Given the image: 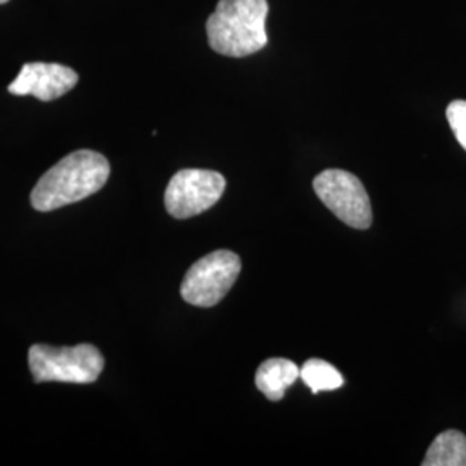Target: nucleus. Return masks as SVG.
I'll return each mask as SVG.
<instances>
[{
    "instance_id": "f03ea898",
    "label": "nucleus",
    "mask_w": 466,
    "mask_h": 466,
    "mask_svg": "<svg viewBox=\"0 0 466 466\" xmlns=\"http://www.w3.org/2000/svg\"><path fill=\"white\" fill-rule=\"evenodd\" d=\"M268 11V0H219L206 23L211 49L228 57L265 49Z\"/></svg>"
},
{
    "instance_id": "20e7f679",
    "label": "nucleus",
    "mask_w": 466,
    "mask_h": 466,
    "mask_svg": "<svg viewBox=\"0 0 466 466\" xmlns=\"http://www.w3.org/2000/svg\"><path fill=\"white\" fill-rule=\"evenodd\" d=\"M240 258L219 249L196 261L182 282V298L198 308H213L223 299L240 275Z\"/></svg>"
},
{
    "instance_id": "9d476101",
    "label": "nucleus",
    "mask_w": 466,
    "mask_h": 466,
    "mask_svg": "<svg viewBox=\"0 0 466 466\" xmlns=\"http://www.w3.org/2000/svg\"><path fill=\"white\" fill-rule=\"evenodd\" d=\"M300 379L313 394L321 390H335L344 385V377L337 368L323 360H309L300 368Z\"/></svg>"
},
{
    "instance_id": "7ed1b4c3",
    "label": "nucleus",
    "mask_w": 466,
    "mask_h": 466,
    "mask_svg": "<svg viewBox=\"0 0 466 466\" xmlns=\"http://www.w3.org/2000/svg\"><path fill=\"white\" fill-rule=\"evenodd\" d=\"M104 363V356L92 344H80L75 348L35 344L28 352V365L36 383L97 382Z\"/></svg>"
},
{
    "instance_id": "39448f33",
    "label": "nucleus",
    "mask_w": 466,
    "mask_h": 466,
    "mask_svg": "<svg viewBox=\"0 0 466 466\" xmlns=\"http://www.w3.org/2000/svg\"><path fill=\"white\" fill-rule=\"evenodd\" d=\"M315 192L335 217L358 230L371 225V204L367 190L358 177L344 169H325L315 182Z\"/></svg>"
},
{
    "instance_id": "0eeeda50",
    "label": "nucleus",
    "mask_w": 466,
    "mask_h": 466,
    "mask_svg": "<svg viewBox=\"0 0 466 466\" xmlns=\"http://www.w3.org/2000/svg\"><path fill=\"white\" fill-rule=\"evenodd\" d=\"M78 84V75L71 67L57 63H28L21 67L16 80L7 86L13 96H34L50 102L66 96Z\"/></svg>"
},
{
    "instance_id": "1a4fd4ad",
    "label": "nucleus",
    "mask_w": 466,
    "mask_h": 466,
    "mask_svg": "<svg viewBox=\"0 0 466 466\" xmlns=\"http://www.w3.org/2000/svg\"><path fill=\"white\" fill-rule=\"evenodd\" d=\"M423 466H466V437L458 431H446L435 437L421 461Z\"/></svg>"
},
{
    "instance_id": "423d86ee",
    "label": "nucleus",
    "mask_w": 466,
    "mask_h": 466,
    "mask_svg": "<svg viewBox=\"0 0 466 466\" xmlns=\"http://www.w3.org/2000/svg\"><path fill=\"white\" fill-rule=\"evenodd\" d=\"M227 188L223 175L211 169H182L167 184L165 206L178 219L198 217L213 208Z\"/></svg>"
},
{
    "instance_id": "f8f14e48",
    "label": "nucleus",
    "mask_w": 466,
    "mask_h": 466,
    "mask_svg": "<svg viewBox=\"0 0 466 466\" xmlns=\"http://www.w3.org/2000/svg\"><path fill=\"white\" fill-rule=\"evenodd\" d=\"M5 2H9V0H0V4H5Z\"/></svg>"
},
{
    "instance_id": "6e6552de",
    "label": "nucleus",
    "mask_w": 466,
    "mask_h": 466,
    "mask_svg": "<svg viewBox=\"0 0 466 466\" xmlns=\"http://www.w3.org/2000/svg\"><path fill=\"white\" fill-rule=\"evenodd\" d=\"M300 379V368L283 358H271L261 363L256 373V387L269 400H280L285 396L287 387Z\"/></svg>"
},
{
    "instance_id": "9b49d317",
    "label": "nucleus",
    "mask_w": 466,
    "mask_h": 466,
    "mask_svg": "<svg viewBox=\"0 0 466 466\" xmlns=\"http://www.w3.org/2000/svg\"><path fill=\"white\" fill-rule=\"evenodd\" d=\"M446 116L452 134L458 138L460 146L466 150V100H452L448 106Z\"/></svg>"
},
{
    "instance_id": "f257e3e1",
    "label": "nucleus",
    "mask_w": 466,
    "mask_h": 466,
    "mask_svg": "<svg viewBox=\"0 0 466 466\" xmlns=\"http://www.w3.org/2000/svg\"><path fill=\"white\" fill-rule=\"evenodd\" d=\"M109 161L96 150H75L38 180L32 190V206L40 213L56 211L86 199L107 184Z\"/></svg>"
}]
</instances>
